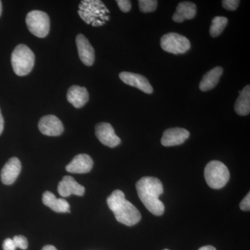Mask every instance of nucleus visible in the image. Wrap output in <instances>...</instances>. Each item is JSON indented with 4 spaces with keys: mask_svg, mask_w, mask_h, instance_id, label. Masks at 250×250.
Masks as SVG:
<instances>
[{
    "mask_svg": "<svg viewBox=\"0 0 250 250\" xmlns=\"http://www.w3.org/2000/svg\"><path fill=\"white\" fill-rule=\"evenodd\" d=\"M139 9L141 12H154L157 8L158 1L156 0H139Z\"/></svg>",
    "mask_w": 250,
    "mask_h": 250,
    "instance_id": "22",
    "label": "nucleus"
},
{
    "mask_svg": "<svg viewBox=\"0 0 250 250\" xmlns=\"http://www.w3.org/2000/svg\"><path fill=\"white\" fill-rule=\"evenodd\" d=\"M190 136V133L183 128H170L166 129L161 139V144L165 147L179 146L183 144Z\"/></svg>",
    "mask_w": 250,
    "mask_h": 250,
    "instance_id": "10",
    "label": "nucleus"
},
{
    "mask_svg": "<svg viewBox=\"0 0 250 250\" xmlns=\"http://www.w3.org/2000/svg\"><path fill=\"white\" fill-rule=\"evenodd\" d=\"M239 0H224L223 6L228 11H235L239 6Z\"/></svg>",
    "mask_w": 250,
    "mask_h": 250,
    "instance_id": "24",
    "label": "nucleus"
},
{
    "mask_svg": "<svg viewBox=\"0 0 250 250\" xmlns=\"http://www.w3.org/2000/svg\"><path fill=\"white\" fill-rule=\"evenodd\" d=\"M78 13L87 24L94 27L102 26L108 21L109 11L100 1H82L79 5Z\"/></svg>",
    "mask_w": 250,
    "mask_h": 250,
    "instance_id": "3",
    "label": "nucleus"
},
{
    "mask_svg": "<svg viewBox=\"0 0 250 250\" xmlns=\"http://www.w3.org/2000/svg\"><path fill=\"white\" fill-rule=\"evenodd\" d=\"M167 250V249H166V250Z\"/></svg>",
    "mask_w": 250,
    "mask_h": 250,
    "instance_id": "32",
    "label": "nucleus"
},
{
    "mask_svg": "<svg viewBox=\"0 0 250 250\" xmlns=\"http://www.w3.org/2000/svg\"><path fill=\"white\" fill-rule=\"evenodd\" d=\"M239 93V96L235 103V111L239 116H248L250 112V85H247Z\"/></svg>",
    "mask_w": 250,
    "mask_h": 250,
    "instance_id": "20",
    "label": "nucleus"
},
{
    "mask_svg": "<svg viewBox=\"0 0 250 250\" xmlns=\"http://www.w3.org/2000/svg\"><path fill=\"white\" fill-rule=\"evenodd\" d=\"M240 208L245 211H249L250 210V193L248 192V195L242 200L240 204Z\"/></svg>",
    "mask_w": 250,
    "mask_h": 250,
    "instance_id": "26",
    "label": "nucleus"
},
{
    "mask_svg": "<svg viewBox=\"0 0 250 250\" xmlns=\"http://www.w3.org/2000/svg\"><path fill=\"white\" fill-rule=\"evenodd\" d=\"M93 166V161L89 155L80 154L74 157L65 169L70 173L84 174L89 172Z\"/></svg>",
    "mask_w": 250,
    "mask_h": 250,
    "instance_id": "15",
    "label": "nucleus"
},
{
    "mask_svg": "<svg viewBox=\"0 0 250 250\" xmlns=\"http://www.w3.org/2000/svg\"><path fill=\"white\" fill-rule=\"evenodd\" d=\"M116 2L123 12L127 13L131 9V2L129 0H118Z\"/></svg>",
    "mask_w": 250,
    "mask_h": 250,
    "instance_id": "25",
    "label": "nucleus"
},
{
    "mask_svg": "<svg viewBox=\"0 0 250 250\" xmlns=\"http://www.w3.org/2000/svg\"><path fill=\"white\" fill-rule=\"evenodd\" d=\"M2 247L4 250H16L17 248L11 238H6L3 243Z\"/></svg>",
    "mask_w": 250,
    "mask_h": 250,
    "instance_id": "27",
    "label": "nucleus"
},
{
    "mask_svg": "<svg viewBox=\"0 0 250 250\" xmlns=\"http://www.w3.org/2000/svg\"><path fill=\"white\" fill-rule=\"evenodd\" d=\"M35 63V55L29 47L24 44L16 46L11 54L13 69L18 76H26L30 73Z\"/></svg>",
    "mask_w": 250,
    "mask_h": 250,
    "instance_id": "4",
    "label": "nucleus"
},
{
    "mask_svg": "<svg viewBox=\"0 0 250 250\" xmlns=\"http://www.w3.org/2000/svg\"><path fill=\"white\" fill-rule=\"evenodd\" d=\"M26 24L28 29L34 36L45 38L50 29V20L48 15L39 10H34L27 14Z\"/></svg>",
    "mask_w": 250,
    "mask_h": 250,
    "instance_id": "6",
    "label": "nucleus"
},
{
    "mask_svg": "<svg viewBox=\"0 0 250 250\" xmlns=\"http://www.w3.org/2000/svg\"><path fill=\"white\" fill-rule=\"evenodd\" d=\"M42 202L57 213H70V205L62 198H57L53 193L45 191L42 195Z\"/></svg>",
    "mask_w": 250,
    "mask_h": 250,
    "instance_id": "17",
    "label": "nucleus"
},
{
    "mask_svg": "<svg viewBox=\"0 0 250 250\" xmlns=\"http://www.w3.org/2000/svg\"><path fill=\"white\" fill-rule=\"evenodd\" d=\"M228 19L223 16H216L212 21L210 27V34L213 38L218 37L223 33L228 25Z\"/></svg>",
    "mask_w": 250,
    "mask_h": 250,
    "instance_id": "21",
    "label": "nucleus"
},
{
    "mask_svg": "<svg viewBox=\"0 0 250 250\" xmlns=\"http://www.w3.org/2000/svg\"><path fill=\"white\" fill-rule=\"evenodd\" d=\"M16 248L21 250H26L28 248V241L26 237L23 236H16L13 238Z\"/></svg>",
    "mask_w": 250,
    "mask_h": 250,
    "instance_id": "23",
    "label": "nucleus"
},
{
    "mask_svg": "<svg viewBox=\"0 0 250 250\" xmlns=\"http://www.w3.org/2000/svg\"><path fill=\"white\" fill-rule=\"evenodd\" d=\"M1 12H2V5H1V1H0V16H1Z\"/></svg>",
    "mask_w": 250,
    "mask_h": 250,
    "instance_id": "31",
    "label": "nucleus"
},
{
    "mask_svg": "<svg viewBox=\"0 0 250 250\" xmlns=\"http://www.w3.org/2000/svg\"><path fill=\"white\" fill-rule=\"evenodd\" d=\"M58 192L62 197H69L71 195L82 196L84 194L85 188L77 183L71 176H65L59 182Z\"/></svg>",
    "mask_w": 250,
    "mask_h": 250,
    "instance_id": "13",
    "label": "nucleus"
},
{
    "mask_svg": "<svg viewBox=\"0 0 250 250\" xmlns=\"http://www.w3.org/2000/svg\"><path fill=\"white\" fill-rule=\"evenodd\" d=\"M205 177L207 184L211 188H222L229 180V171L223 163L212 161L205 167Z\"/></svg>",
    "mask_w": 250,
    "mask_h": 250,
    "instance_id": "5",
    "label": "nucleus"
},
{
    "mask_svg": "<svg viewBox=\"0 0 250 250\" xmlns=\"http://www.w3.org/2000/svg\"><path fill=\"white\" fill-rule=\"evenodd\" d=\"M95 135L104 146L111 148L119 146L121 140L115 133L114 129L109 123H101L95 126Z\"/></svg>",
    "mask_w": 250,
    "mask_h": 250,
    "instance_id": "8",
    "label": "nucleus"
},
{
    "mask_svg": "<svg viewBox=\"0 0 250 250\" xmlns=\"http://www.w3.org/2000/svg\"><path fill=\"white\" fill-rule=\"evenodd\" d=\"M223 73V68L222 67L217 66L212 69L204 75L199 88L203 92L213 89L218 84Z\"/></svg>",
    "mask_w": 250,
    "mask_h": 250,
    "instance_id": "19",
    "label": "nucleus"
},
{
    "mask_svg": "<svg viewBox=\"0 0 250 250\" xmlns=\"http://www.w3.org/2000/svg\"><path fill=\"white\" fill-rule=\"evenodd\" d=\"M120 79L126 84L139 88L143 93L152 94L153 88L147 79L139 74L123 72L119 75Z\"/></svg>",
    "mask_w": 250,
    "mask_h": 250,
    "instance_id": "11",
    "label": "nucleus"
},
{
    "mask_svg": "<svg viewBox=\"0 0 250 250\" xmlns=\"http://www.w3.org/2000/svg\"><path fill=\"white\" fill-rule=\"evenodd\" d=\"M197 14V6L190 1L179 3L176 12L172 16V20L176 22H182L186 20L193 19Z\"/></svg>",
    "mask_w": 250,
    "mask_h": 250,
    "instance_id": "18",
    "label": "nucleus"
},
{
    "mask_svg": "<svg viewBox=\"0 0 250 250\" xmlns=\"http://www.w3.org/2000/svg\"><path fill=\"white\" fill-rule=\"evenodd\" d=\"M67 100L75 108H82L88 103L89 94L84 87L72 85L67 91Z\"/></svg>",
    "mask_w": 250,
    "mask_h": 250,
    "instance_id": "16",
    "label": "nucleus"
},
{
    "mask_svg": "<svg viewBox=\"0 0 250 250\" xmlns=\"http://www.w3.org/2000/svg\"><path fill=\"white\" fill-rule=\"evenodd\" d=\"M76 44L79 57L82 62L87 66L93 65L95 58V50L88 39L83 34H78Z\"/></svg>",
    "mask_w": 250,
    "mask_h": 250,
    "instance_id": "12",
    "label": "nucleus"
},
{
    "mask_svg": "<svg viewBox=\"0 0 250 250\" xmlns=\"http://www.w3.org/2000/svg\"><path fill=\"white\" fill-rule=\"evenodd\" d=\"M140 200L153 215H161L165 211V206L159 200L164 192L162 182L152 177H144L136 184Z\"/></svg>",
    "mask_w": 250,
    "mask_h": 250,
    "instance_id": "1",
    "label": "nucleus"
},
{
    "mask_svg": "<svg viewBox=\"0 0 250 250\" xmlns=\"http://www.w3.org/2000/svg\"><path fill=\"white\" fill-rule=\"evenodd\" d=\"M161 47L168 53L182 54L187 53L190 49V42L185 36L171 32L162 36Z\"/></svg>",
    "mask_w": 250,
    "mask_h": 250,
    "instance_id": "7",
    "label": "nucleus"
},
{
    "mask_svg": "<svg viewBox=\"0 0 250 250\" xmlns=\"http://www.w3.org/2000/svg\"><path fill=\"white\" fill-rule=\"evenodd\" d=\"M198 250H216L214 247L211 246H207L202 247Z\"/></svg>",
    "mask_w": 250,
    "mask_h": 250,
    "instance_id": "29",
    "label": "nucleus"
},
{
    "mask_svg": "<svg viewBox=\"0 0 250 250\" xmlns=\"http://www.w3.org/2000/svg\"><path fill=\"white\" fill-rule=\"evenodd\" d=\"M39 129L42 134L49 136H59L64 131L62 121L54 115L43 116L39 123Z\"/></svg>",
    "mask_w": 250,
    "mask_h": 250,
    "instance_id": "9",
    "label": "nucleus"
},
{
    "mask_svg": "<svg viewBox=\"0 0 250 250\" xmlns=\"http://www.w3.org/2000/svg\"><path fill=\"white\" fill-rule=\"evenodd\" d=\"M42 250H57V248L53 246H51V245H47V246H45L42 248Z\"/></svg>",
    "mask_w": 250,
    "mask_h": 250,
    "instance_id": "30",
    "label": "nucleus"
},
{
    "mask_svg": "<svg viewBox=\"0 0 250 250\" xmlns=\"http://www.w3.org/2000/svg\"><path fill=\"white\" fill-rule=\"evenodd\" d=\"M4 118H3L2 115H1V110H0V135L2 133L3 130H4Z\"/></svg>",
    "mask_w": 250,
    "mask_h": 250,
    "instance_id": "28",
    "label": "nucleus"
},
{
    "mask_svg": "<svg viewBox=\"0 0 250 250\" xmlns=\"http://www.w3.org/2000/svg\"><path fill=\"white\" fill-rule=\"evenodd\" d=\"M22 165L21 161L12 157L7 161L1 171V180L5 185H11L17 179L21 172Z\"/></svg>",
    "mask_w": 250,
    "mask_h": 250,
    "instance_id": "14",
    "label": "nucleus"
},
{
    "mask_svg": "<svg viewBox=\"0 0 250 250\" xmlns=\"http://www.w3.org/2000/svg\"><path fill=\"white\" fill-rule=\"evenodd\" d=\"M107 205L114 213L117 221L126 226H134L141 220L139 210L125 198L124 192L114 190L107 198Z\"/></svg>",
    "mask_w": 250,
    "mask_h": 250,
    "instance_id": "2",
    "label": "nucleus"
}]
</instances>
